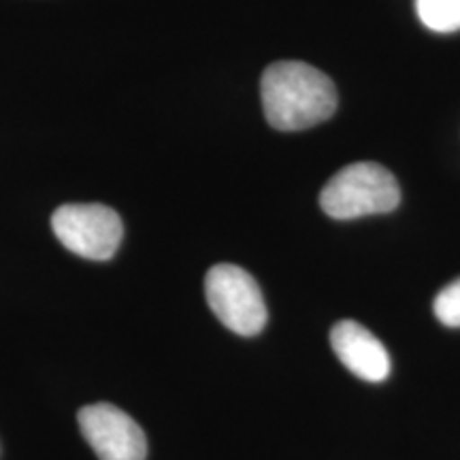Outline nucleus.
I'll return each instance as SVG.
<instances>
[{"label": "nucleus", "instance_id": "1", "mask_svg": "<svg viewBox=\"0 0 460 460\" xmlns=\"http://www.w3.org/2000/svg\"><path fill=\"white\" fill-rule=\"evenodd\" d=\"M262 109L275 130L318 126L337 111V88L329 75L307 62L284 60L267 66L261 79Z\"/></svg>", "mask_w": 460, "mask_h": 460}, {"label": "nucleus", "instance_id": "2", "mask_svg": "<svg viewBox=\"0 0 460 460\" xmlns=\"http://www.w3.org/2000/svg\"><path fill=\"white\" fill-rule=\"evenodd\" d=\"M401 203V188L386 166L354 163L335 172L320 192V207L332 220L390 214Z\"/></svg>", "mask_w": 460, "mask_h": 460}, {"label": "nucleus", "instance_id": "3", "mask_svg": "<svg viewBox=\"0 0 460 460\" xmlns=\"http://www.w3.org/2000/svg\"><path fill=\"white\" fill-rule=\"evenodd\" d=\"M205 296L211 312L226 329L254 337L267 324V303L261 286L237 264H216L205 278Z\"/></svg>", "mask_w": 460, "mask_h": 460}, {"label": "nucleus", "instance_id": "4", "mask_svg": "<svg viewBox=\"0 0 460 460\" xmlns=\"http://www.w3.org/2000/svg\"><path fill=\"white\" fill-rule=\"evenodd\" d=\"M58 241L73 254L88 261H109L124 237V226L111 207L101 203H71L51 216Z\"/></svg>", "mask_w": 460, "mask_h": 460}, {"label": "nucleus", "instance_id": "5", "mask_svg": "<svg viewBox=\"0 0 460 460\" xmlns=\"http://www.w3.org/2000/svg\"><path fill=\"white\" fill-rule=\"evenodd\" d=\"M79 429L101 460H146L147 437L119 407L94 402L79 410Z\"/></svg>", "mask_w": 460, "mask_h": 460}, {"label": "nucleus", "instance_id": "6", "mask_svg": "<svg viewBox=\"0 0 460 460\" xmlns=\"http://www.w3.org/2000/svg\"><path fill=\"white\" fill-rule=\"evenodd\" d=\"M332 352L341 365L365 382H384L390 376V354L384 343L354 320H341L331 331Z\"/></svg>", "mask_w": 460, "mask_h": 460}, {"label": "nucleus", "instance_id": "7", "mask_svg": "<svg viewBox=\"0 0 460 460\" xmlns=\"http://www.w3.org/2000/svg\"><path fill=\"white\" fill-rule=\"evenodd\" d=\"M420 22L433 32L460 31V0H416Z\"/></svg>", "mask_w": 460, "mask_h": 460}, {"label": "nucleus", "instance_id": "8", "mask_svg": "<svg viewBox=\"0 0 460 460\" xmlns=\"http://www.w3.org/2000/svg\"><path fill=\"white\" fill-rule=\"evenodd\" d=\"M433 312L441 324L450 326V329H458L460 326V278L441 288L439 295L435 296Z\"/></svg>", "mask_w": 460, "mask_h": 460}]
</instances>
